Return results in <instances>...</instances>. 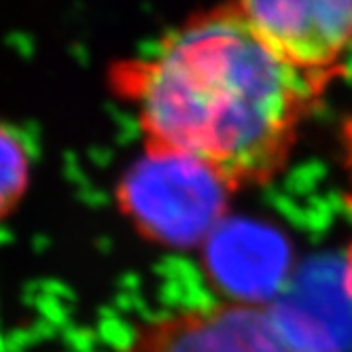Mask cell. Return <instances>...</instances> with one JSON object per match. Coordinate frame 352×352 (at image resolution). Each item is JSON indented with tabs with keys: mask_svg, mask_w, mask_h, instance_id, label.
Instances as JSON below:
<instances>
[{
	"mask_svg": "<svg viewBox=\"0 0 352 352\" xmlns=\"http://www.w3.org/2000/svg\"><path fill=\"white\" fill-rule=\"evenodd\" d=\"M109 83L134 109L144 151L189 155L236 193L285 168L331 81L283 60L228 3L113 64Z\"/></svg>",
	"mask_w": 352,
	"mask_h": 352,
	"instance_id": "obj_1",
	"label": "cell"
},
{
	"mask_svg": "<svg viewBox=\"0 0 352 352\" xmlns=\"http://www.w3.org/2000/svg\"><path fill=\"white\" fill-rule=\"evenodd\" d=\"M234 189L189 155L144 151L121 174L115 187L119 212L151 244L191 250L202 248L228 219Z\"/></svg>",
	"mask_w": 352,
	"mask_h": 352,
	"instance_id": "obj_2",
	"label": "cell"
},
{
	"mask_svg": "<svg viewBox=\"0 0 352 352\" xmlns=\"http://www.w3.org/2000/svg\"><path fill=\"white\" fill-rule=\"evenodd\" d=\"M291 66L333 81L352 49V0H232Z\"/></svg>",
	"mask_w": 352,
	"mask_h": 352,
	"instance_id": "obj_3",
	"label": "cell"
},
{
	"mask_svg": "<svg viewBox=\"0 0 352 352\" xmlns=\"http://www.w3.org/2000/svg\"><path fill=\"white\" fill-rule=\"evenodd\" d=\"M123 352H304L267 306L219 301L181 308L144 322Z\"/></svg>",
	"mask_w": 352,
	"mask_h": 352,
	"instance_id": "obj_4",
	"label": "cell"
},
{
	"mask_svg": "<svg viewBox=\"0 0 352 352\" xmlns=\"http://www.w3.org/2000/svg\"><path fill=\"white\" fill-rule=\"evenodd\" d=\"M204 248L208 270L234 301L267 306L287 285L289 244L263 225L225 219Z\"/></svg>",
	"mask_w": 352,
	"mask_h": 352,
	"instance_id": "obj_5",
	"label": "cell"
},
{
	"mask_svg": "<svg viewBox=\"0 0 352 352\" xmlns=\"http://www.w3.org/2000/svg\"><path fill=\"white\" fill-rule=\"evenodd\" d=\"M283 333L304 352H336L352 340V297L344 283V265L301 272L267 306Z\"/></svg>",
	"mask_w": 352,
	"mask_h": 352,
	"instance_id": "obj_6",
	"label": "cell"
},
{
	"mask_svg": "<svg viewBox=\"0 0 352 352\" xmlns=\"http://www.w3.org/2000/svg\"><path fill=\"white\" fill-rule=\"evenodd\" d=\"M32 153L13 125L0 119V221H5L21 204L30 187Z\"/></svg>",
	"mask_w": 352,
	"mask_h": 352,
	"instance_id": "obj_7",
	"label": "cell"
},
{
	"mask_svg": "<svg viewBox=\"0 0 352 352\" xmlns=\"http://www.w3.org/2000/svg\"><path fill=\"white\" fill-rule=\"evenodd\" d=\"M342 142H344L346 168H348V176H350V195H348V202H350V208H352V115H350V119L344 123V130H342Z\"/></svg>",
	"mask_w": 352,
	"mask_h": 352,
	"instance_id": "obj_8",
	"label": "cell"
},
{
	"mask_svg": "<svg viewBox=\"0 0 352 352\" xmlns=\"http://www.w3.org/2000/svg\"><path fill=\"white\" fill-rule=\"evenodd\" d=\"M344 283H346V289L352 297V244H350L346 259H344Z\"/></svg>",
	"mask_w": 352,
	"mask_h": 352,
	"instance_id": "obj_9",
	"label": "cell"
}]
</instances>
